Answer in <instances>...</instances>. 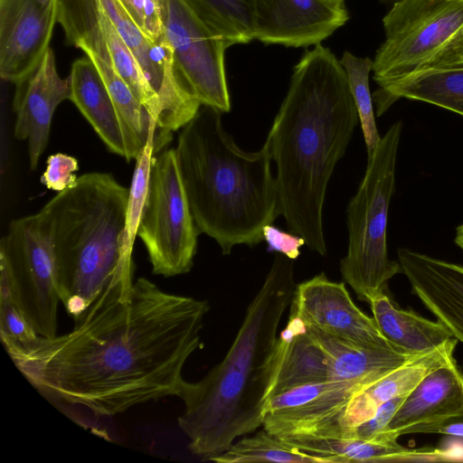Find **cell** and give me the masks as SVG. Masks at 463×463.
<instances>
[{
  "label": "cell",
  "instance_id": "9a60e30c",
  "mask_svg": "<svg viewBox=\"0 0 463 463\" xmlns=\"http://www.w3.org/2000/svg\"><path fill=\"white\" fill-rule=\"evenodd\" d=\"M347 20L344 0H253V40L266 44L317 45Z\"/></svg>",
  "mask_w": 463,
  "mask_h": 463
},
{
  "label": "cell",
  "instance_id": "836d02e7",
  "mask_svg": "<svg viewBox=\"0 0 463 463\" xmlns=\"http://www.w3.org/2000/svg\"><path fill=\"white\" fill-rule=\"evenodd\" d=\"M432 433L453 435L463 438V420H455L437 427Z\"/></svg>",
  "mask_w": 463,
  "mask_h": 463
},
{
  "label": "cell",
  "instance_id": "f1b7e54d",
  "mask_svg": "<svg viewBox=\"0 0 463 463\" xmlns=\"http://www.w3.org/2000/svg\"><path fill=\"white\" fill-rule=\"evenodd\" d=\"M0 336L6 351L26 347L39 336L12 298H0Z\"/></svg>",
  "mask_w": 463,
  "mask_h": 463
},
{
  "label": "cell",
  "instance_id": "1f68e13d",
  "mask_svg": "<svg viewBox=\"0 0 463 463\" xmlns=\"http://www.w3.org/2000/svg\"><path fill=\"white\" fill-rule=\"evenodd\" d=\"M407 395L398 396L383 403L372 418L362 422L354 430L350 439H375L384 430Z\"/></svg>",
  "mask_w": 463,
  "mask_h": 463
},
{
  "label": "cell",
  "instance_id": "484cf974",
  "mask_svg": "<svg viewBox=\"0 0 463 463\" xmlns=\"http://www.w3.org/2000/svg\"><path fill=\"white\" fill-rule=\"evenodd\" d=\"M228 46L253 40V0H184Z\"/></svg>",
  "mask_w": 463,
  "mask_h": 463
},
{
  "label": "cell",
  "instance_id": "44dd1931",
  "mask_svg": "<svg viewBox=\"0 0 463 463\" xmlns=\"http://www.w3.org/2000/svg\"><path fill=\"white\" fill-rule=\"evenodd\" d=\"M324 460L325 463H366L398 461H442L440 449H411L397 440H362L293 436L280 439Z\"/></svg>",
  "mask_w": 463,
  "mask_h": 463
},
{
  "label": "cell",
  "instance_id": "2e32d148",
  "mask_svg": "<svg viewBox=\"0 0 463 463\" xmlns=\"http://www.w3.org/2000/svg\"><path fill=\"white\" fill-rule=\"evenodd\" d=\"M455 420H463V371L456 360L429 373L406 396L375 439L430 434L437 427Z\"/></svg>",
  "mask_w": 463,
  "mask_h": 463
},
{
  "label": "cell",
  "instance_id": "52a82bcc",
  "mask_svg": "<svg viewBox=\"0 0 463 463\" xmlns=\"http://www.w3.org/2000/svg\"><path fill=\"white\" fill-rule=\"evenodd\" d=\"M373 60L378 90L419 71L463 64V0H391Z\"/></svg>",
  "mask_w": 463,
  "mask_h": 463
},
{
  "label": "cell",
  "instance_id": "ba28073f",
  "mask_svg": "<svg viewBox=\"0 0 463 463\" xmlns=\"http://www.w3.org/2000/svg\"><path fill=\"white\" fill-rule=\"evenodd\" d=\"M0 269L14 304L39 335H57V282L52 222L47 212L13 220L0 241Z\"/></svg>",
  "mask_w": 463,
  "mask_h": 463
},
{
  "label": "cell",
  "instance_id": "6da1fadb",
  "mask_svg": "<svg viewBox=\"0 0 463 463\" xmlns=\"http://www.w3.org/2000/svg\"><path fill=\"white\" fill-rule=\"evenodd\" d=\"M206 300L165 292L146 278L118 279L68 334L7 350L40 392L111 416L177 396L201 345Z\"/></svg>",
  "mask_w": 463,
  "mask_h": 463
},
{
  "label": "cell",
  "instance_id": "4dcf8cb0",
  "mask_svg": "<svg viewBox=\"0 0 463 463\" xmlns=\"http://www.w3.org/2000/svg\"><path fill=\"white\" fill-rule=\"evenodd\" d=\"M79 164L75 157L67 154L51 155L46 161V169L41 176V183L48 189L61 193L77 182L75 173Z\"/></svg>",
  "mask_w": 463,
  "mask_h": 463
},
{
  "label": "cell",
  "instance_id": "5b68a950",
  "mask_svg": "<svg viewBox=\"0 0 463 463\" xmlns=\"http://www.w3.org/2000/svg\"><path fill=\"white\" fill-rule=\"evenodd\" d=\"M129 189L91 172L43 207L51 219L61 303L74 323L118 279H132L122 245Z\"/></svg>",
  "mask_w": 463,
  "mask_h": 463
},
{
  "label": "cell",
  "instance_id": "e575fe53",
  "mask_svg": "<svg viewBox=\"0 0 463 463\" xmlns=\"http://www.w3.org/2000/svg\"><path fill=\"white\" fill-rule=\"evenodd\" d=\"M455 242L463 251V224L459 225L456 230Z\"/></svg>",
  "mask_w": 463,
  "mask_h": 463
},
{
  "label": "cell",
  "instance_id": "30bf717a",
  "mask_svg": "<svg viewBox=\"0 0 463 463\" xmlns=\"http://www.w3.org/2000/svg\"><path fill=\"white\" fill-rule=\"evenodd\" d=\"M165 39L181 90L201 105L231 109L224 52L229 47L184 0H160Z\"/></svg>",
  "mask_w": 463,
  "mask_h": 463
},
{
  "label": "cell",
  "instance_id": "9c48e42d",
  "mask_svg": "<svg viewBox=\"0 0 463 463\" xmlns=\"http://www.w3.org/2000/svg\"><path fill=\"white\" fill-rule=\"evenodd\" d=\"M200 233L184 188L176 150L165 148L152 158L137 229L152 272L165 278L189 272Z\"/></svg>",
  "mask_w": 463,
  "mask_h": 463
},
{
  "label": "cell",
  "instance_id": "ac0fdd59",
  "mask_svg": "<svg viewBox=\"0 0 463 463\" xmlns=\"http://www.w3.org/2000/svg\"><path fill=\"white\" fill-rule=\"evenodd\" d=\"M397 255L412 291L463 343V266L409 249H399Z\"/></svg>",
  "mask_w": 463,
  "mask_h": 463
},
{
  "label": "cell",
  "instance_id": "d4e9b609",
  "mask_svg": "<svg viewBox=\"0 0 463 463\" xmlns=\"http://www.w3.org/2000/svg\"><path fill=\"white\" fill-rule=\"evenodd\" d=\"M286 328L289 337L272 398L296 387L331 380L328 359L305 325L290 314Z\"/></svg>",
  "mask_w": 463,
  "mask_h": 463
},
{
  "label": "cell",
  "instance_id": "7402d4cb",
  "mask_svg": "<svg viewBox=\"0 0 463 463\" xmlns=\"http://www.w3.org/2000/svg\"><path fill=\"white\" fill-rule=\"evenodd\" d=\"M306 329L324 350L330 365L331 380L372 383L420 355L364 347L312 327L306 326Z\"/></svg>",
  "mask_w": 463,
  "mask_h": 463
},
{
  "label": "cell",
  "instance_id": "cb8c5ba5",
  "mask_svg": "<svg viewBox=\"0 0 463 463\" xmlns=\"http://www.w3.org/2000/svg\"><path fill=\"white\" fill-rule=\"evenodd\" d=\"M401 98L428 102L463 116V64L424 70L377 90L373 95L376 115L381 116Z\"/></svg>",
  "mask_w": 463,
  "mask_h": 463
},
{
  "label": "cell",
  "instance_id": "ffe728a7",
  "mask_svg": "<svg viewBox=\"0 0 463 463\" xmlns=\"http://www.w3.org/2000/svg\"><path fill=\"white\" fill-rule=\"evenodd\" d=\"M71 87L70 100L90 124L107 148L126 157V146L119 118L98 68L88 57L73 61L69 75Z\"/></svg>",
  "mask_w": 463,
  "mask_h": 463
},
{
  "label": "cell",
  "instance_id": "4fadbf2b",
  "mask_svg": "<svg viewBox=\"0 0 463 463\" xmlns=\"http://www.w3.org/2000/svg\"><path fill=\"white\" fill-rule=\"evenodd\" d=\"M290 314L305 326L348 343L398 351L382 335L373 317L354 304L345 283L332 281L323 272L297 285Z\"/></svg>",
  "mask_w": 463,
  "mask_h": 463
},
{
  "label": "cell",
  "instance_id": "603a6c76",
  "mask_svg": "<svg viewBox=\"0 0 463 463\" xmlns=\"http://www.w3.org/2000/svg\"><path fill=\"white\" fill-rule=\"evenodd\" d=\"M369 304L382 335L400 352L420 354L455 338L439 320L431 321L412 310L401 308L384 292Z\"/></svg>",
  "mask_w": 463,
  "mask_h": 463
},
{
  "label": "cell",
  "instance_id": "277c9868",
  "mask_svg": "<svg viewBox=\"0 0 463 463\" xmlns=\"http://www.w3.org/2000/svg\"><path fill=\"white\" fill-rule=\"evenodd\" d=\"M221 113L202 105L181 128L175 150L197 228L229 255L235 245L261 242L262 228L281 213L267 142L255 152L241 150Z\"/></svg>",
  "mask_w": 463,
  "mask_h": 463
},
{
  "label": "cell",
  "instance_id": "7a4b0ae2",
  "mask_svg": "<svg viewBox=\"0 0 463 463\" xmlns=\"http://www.w3.org/2000/svg\"><path fill=\"white\" fill-rule=\"evenodd\" d=\"M358 120L340 60L317 44L295 66L266 142L276 164L281 215L289 231L322 256L327 184Z\"/></svg>",
  "mask_w": 463,
  "mask_h": 463
},
{
  "label": "cell",
  "instance_id": "5bb4252c",
  "mask_svg": "<svg viewBox=\"0 0 463 463\" xmlns=\"http://www.w3.org/2000/svg\"><path fill=\"white\" fill-rule=\"evenodd\" d=\"M58 0H0V76L27 80L50 48Z\"/></svg>",
  "mask_w": 463,
  "mask_h": 463
},
{
  "label": "cell",
  "instance_id": "d6986e66",
  "mask_svg": "<svg viewBox=\"0 0 463 463\" xmlns=\"http://www.w3.org/2000/svg\"><path fill=\"white\" fill-rule=\"evenodd\" d=\"M458 342L456 338H451L357 391L350 404L351 417L356 427L372 418L383 403L409 394L429 373L454 361L453 354Z\"/></svg>",
  "mask_w": 463,
  "mask_h": 463
},
{
  "label": "cell",
  "instance_id": "7c38bea8",
  "mask_svg": "<svg viewBox=\"0 0 463 463\" xmlns=\"http://www.w3.org/2000/svg\"><path fill=\"white\" fill-rule=\"evenodd\" d=\"M156 93L160 104L158 125L165 133L181 129L202 106L176 83L173 53L166 39L155 42L133 21L120 0H99Z\"/></svg>",
  "mask_w": 463,
  "mask_h": 463
},
{
  "label": "cell",
  "instance_id": "83f0119b",
  "mask_svg": "<svg viewBox=\"0 0 463 463\" xmlns=\"http://www.w3.org/2000/svg\"><path fill=\"white\" fill-rule=\"evenodd\" d=\"M340 62L345 71L349 89L357 109L366 145L367 157H369L381 140L375 123L373 99L369 87V74L372 71L373 60L368 57H357L349 52H345Z\"/></svg>",
  "mask_w": 463,
  "mask_h": 463
},
{
  "label": "cell",
  "instance_id": "d6a6232c",
  "mask_svg": "<svg viewBox=\"0 0 463 463\" xmlns=\"http://www.w3.org/2000/svg\"><path fill=\"white\" fill-rule=\"evenodd\" d=\"M262 236L269 251H276L293 260L298 259L300 248L306 244L305 239L300 235L283 232L272 223L262 228Z\"/></svg>",
  "mask_w": 463,
  "mask_h": 463
},
{
  "label": "cell",
  "instance_id": "3957f363",
  "mask_svg": "<svg viewBox=\"0 0 463 463\" xmlns=\"http://www.w3.org/2000/svg\"><path fill=\"white\" fill-rule=\"evenodd\" d=\"M293 261L275 256L224 358L203 379L185 380L181 388L184 410L178 426L189 449L203 460L263 425L289 337L287 328L278 331L297 287Z\"/></svg>",
  "mask_w": 463,
  "mask_h": 463
},
{
  "label": "cell",
  "instance_id": "4316f807",
  "mask_svg": "<svg viewBox=\"0 0 463 463\" xmlns=\"http://www.w3.org/2000/svg\"><path fill=\"white\" fill-rule=\"evenodd\" d=\"M217 463H325L323 459L301 451L264 429L246 436L210 459Z\"/></svg>",
  "mask_w": 463,
  "mask_h": 463
},
{
  "label": "cell",
  "instance_id": "e0dca14e",
  "mask_svg": "<svg viewBox=\"0 0 463 463\" xmlns=\"http://www.w3.org/2000/svg\"><path fill=\"white\" fill-rule=\"evenodd\" d=\"M71 95L70 78L59 75L51 47L33 73L15 85L13 100L14 137L27 140L31 170L36 169L45 150L55 109L63 100L70 99Z\"/></svg>",
  "mask_w": 463,
  "mask_h": 463
},
{
  "label": "cell",
  "instance_id": "8992f818",
  "mask_svg": "<svg viewBox=\"0 0 463 463\" xmlns=\"http://www.w3.org/2000/svg\"><path fill=\"white\" fill-rule=\"evenodd\" d=\"M402 129V121L394 123L367 157L364 176L346 211L348 247L340 271L358 298L367 303L402 272L399 261L388 258L386 241Z\"/></svg>",
  "mask_w": 463,
  "mask_h": 463
},
{
  "label": "cell",
  "instance_id": "f546056e",
  "mask_svg": "<svg viewBox=\"0 0 463 463\" xmlns=\"http://www.w3.org/2000/svg\"><path fill=\"white\" fill-rule=\"evenodd\" d=\"M137 25L153 41L165 38L160 0H120Z\"/></svg>",
  "mask_w": 463,
  "mask_h": 463
},
{
  "label": "cell",
  "instance_id": "8fae6325",
  "mask_svg": "<svg viewBox=\"0 0 463 463\" xmlns=\"http://www.w3.org/2000/svg\"><path fill=\"white\" fill-rule=\"evenodd\" d=\"M57 23L68 44L114 67L158 125L159 100L99 0H58Z\"/></svg>",
  "mask_w": 463,
  "mask_h": 463
}]
</instances>
